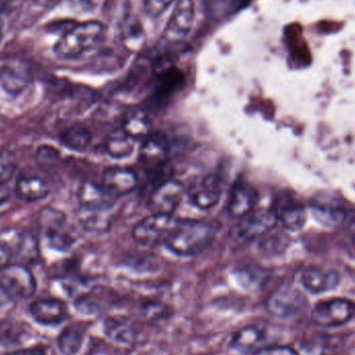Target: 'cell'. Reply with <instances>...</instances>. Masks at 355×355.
I'll list each match as a JSON object with an SVG mask.
<instances>
[{
  "mask_svg": "<svg viewBox=\"0 0 355 355\" xmlns=\"http://www.w3.org/2000/svg\"><path fill=\"white\" fill-rule=\"evenodd\" d=\"M186 193L194 207L200 210H210L220 200L223 194L220 179L213 174L198 178L192 182Z\"/></svg>",
  "mask_w": 355,
  "mask_h": 355,
  "instance_id": "obj_10",
  "label": "cell"
},
{
  "mask_svg": "<svg viewBox=\"0 0 355 355\" xmlns=\"http://www.w3.org/2000/svg\"><path fill=\"white\" fill-rule=\"evenodd\" d=\"M135 141L123 132L122 135H114L108 139L105 144V150L112 158H121L130 156L135 151Z\"/></svg>",
  "mask_w": 355,
  "mask_h": 355,
  "instance_id": "obj_28",
  "label": "cell"
},
{
  "mask_svg": "<svg viewBox=\"0 0 355 355\" xmlns=\"http://www.w3.org/2000/svg\"><path fill=\"white\" fill-rule=\"evenodd\" d=\"M0 290L8 298L29 300L37 291V281L25 265L10 263L0 271Z\"/></svg>",
  "mask_w": 355,
  "mask_h": 355,
  "instance_id": "obj_4",
  "label": "cell"
},
{
  "mask_svg": "<svg viewBox=\"0 0 355 355\" xmlns=\"http://www.w3.org/2000/svg\"><path fill=\"white\" fill-rule=\"evenodd\" d=\"M196 19L192 0H176L172 15L164 28V37L171 43H178L188 37Z\"/></svg>",
  "mask_w": 355,
  "mask_h": 355,
  "instance_id": "obj_8",
  "label": "cell"
},
{
  "mask_svg": "<svg viewBox=\"0 0 355 355\" xmlns=\"http://www.w3.org/2000/svg\"><path fill=\"white\" fill-rule=\"evenodd\" d=\"M83 344V335L74 327H66L58 338V347L62 355H77Z\"/></svg>",
  "mask_w": 355,
  "mask_h": 355,
  "instance_id": "obj_27",
  "label": "cell"
},
{
  "mask_svg": "<svg viewBox=\"0 0 355 355\" xmlns=\"http://www.w3.org/2000/svg\"><path fill=\"white\" fill-rule=\"evenodd\" d=\"M263 333L256 327H246L238 331L232 338L231 347L242 354H256L262 343Z\"/></svg>",
  "mask_w": 355,
  "mask_h": 355,
  "instance_id": "obj_22",
  "label": "cell"
},
{
  "mask_svg": "<svg viewBox=\"0 0 355 355\" xmlns=\"http://www.w3.org/2000/svg\"><path fill=\"white\" fill-rule=\"evenodd\" d=\"M16 158L10 150L0 148V188L8 187L16 175Z\"/></svg>",
  "mask_w": 355,
  "mask_h": 355,
  "instance_id": "obj_29",
  "label": "cell"
},
{
  "mask_svg": "<svg viewBox=\"0 0 355 355\" xmlns=\"http://www.w3.org/2000/svg\"><path fill=\"white\" fill-rule=\"evenodd\" d=\"M166 315H168V308L162 304L151 302L141 308V317L145 320L151 321V322L160 320Z\"/></svg>",
  "mask_w": 355,
  "mask_h": 355,
  "instance_id": "obj_32",
  "label": "cell"
},
{
  "mask_svg": "<svg viewBox=\"0 0 355 355\" xmlns=\"http://www.w3.org/2000/svg\"><path fill=\"white\" fill-rule=\"evenodd\" d=\"M60 141L72 151H85L92 141V135L83 126H71L60 135Z\"/></svg>",
  "mask_w": 355,
  "mask_h": 355,
  "instance_id": "obj_25",
  "label": "cell"
},
{
  "mask_svg": "<svg viewBox=\"0 0 355 355\" xmlns=\"http://www.w3.org/2000/svg\"><path fill=\"white\" fill-rule=\"evenodd\" d=\"M44 235L52 248L66 252L74 244L73 234L67 229L64 215L58 210H47L43 215Z\"/></svg>",
  "mask_w": 355,
  "mask_h": 355,
  "instance_id": "obj_11",
  "label": "cell"
},
{
  "mask_svg": "<svg viewBox=\"0 0 355 355\" xmlns=\"http://www.w3.org/2000/svg\"><path fill=\"white\" fill-rule=\"evenodd\" d=\"M0 31H1V24H0Z\"/></svg>",
  "mask_w": 355,
  "mask_h": 355,
  "instance_id": "obj_42",
  "label": "cell"
},
{
  "mask_svg": "<svg viewBox=\"0 0 355 355\" xmlns=\"http://www.w3.org/2000/svg\"><path fill=\"white\" fill-rule=\"evenodd\" d=\"M33 81L31 67L24 60H6L0 66V87L6 95L17 97L21 95Z\"/></svg>",
  "mask_w": 355,
  "mask_h": 355,
  "instance_id": "obj_6",
  "label": "cell"
},
{
  "mask_svg": "<svg viewBox=\"0 0 355 355\" xmlns=\"http://www.w3.org/2000/svg\"><path fill=\"white\" fill-rule=\"evenodd\" d=\"M354 317L355 304L345 298H333L318 302L311 314L314 324L327 329L345 325Z\"/></svg>",
  "mask_w": 355,
  "mask_h": 355,
  "instance_id": "obj_5",
  "label": "cell"
},
{
  "mask_svg": "<svg viewBox=\"0 0 355 355\" xmlns=\"http://www.w3.org/2000/svg\"><path fill=\"white\" fill-rule=\"evenodd\" d=\"M306 306L304 294L293 286H282L267 300V310L277 318L286 319L297 315Z\"/></svg>",
  "mask_w": 355,
  "mask_h": 355,
  "instance_id": "obj_7",
  "label": "cell"
},
{
  "mask_svg": "<svg viewBox=\"0 0 355 355\" xmlns=\"http://www.w3.org/2000/svg\"><path fill=\"white\" fill-rule=\"evenodd\" d=\"M77 218L79 225L85 232L95 235L107 233L112 227L110 210L80 207L77 212Z\"/></svg>",
  "mask_w": 355,
  "mask_h": 355,
  "instance_id": "obj_21",
  "label": "cell"
},
{
  "mask_svg": "<svg viewBox=\"0 0 355 355\" xmlns=\"http://www.w3.org/2000/svg\"><path fill=\"white\" fill-rule=\"evenodd\" d=\"M139 184L137 174L130 168L114 166L107 168L103 174V186L114 196L130 193Z\"/></svg>",
  "mask_w": 355,
  "mask_h": 355,
  "instance_id": "obj_20",
  "label": "cell"
},
{
  "mask_svg": "<svg viewBox=\"0 0 355 355\" xmlns=\"http://www.w3.org/2000/svg\"><path fill=\"white\" fill-rule=\"evenodd\" d=\"M277 223L279 219L273 208H256L242 218L238 227V232L243 239H258L270 233Z\"/></svg>",
  "mask_w": 355,
  "mask_h": 355,
  "instance_id": "obj_12",
  "label": "cell"
},
{
  "mask_svg": "<svg viewBox=\"0 0 355 355\" xmlns=\"http://www.w3.org/2000/svg\"><path fill=\"white\" fill-rule=\"evenodd\" d=\"M77 196H78L80 207H85V208L110 211L116 202V196L112 193L107 188L92 182H85L81 184Z\"/></svg>",
  "mask_w": 355,
  "mask_h": 355,
  "instance_id": "obj_16",
  "label": "cell"
},
{
  "mask_svg": "<svg viewBox=\"0 0 355 355\" xmlns=\"http://www.w3.org/2000/svg\"><path fill=\"white\" fill-rule=\"evenodd\" d=\"M248 0H223L225 6H227L229 10H236L237 8H242V6H245L246 2Z\"/></svg>",
  "mask_w": 355,
  "mask_h": 355,
  "instance_id": "obj_37",
  "label": "cell"
},
{
  "mask_svg": "<svg viewBox=\"0 0 355 355\" xmlns=\"http://www.w3.org/2000/svg\"><path fill=\"white\" fill-rule=\"evenodd\" d=\"M40 6L44 8H53L56 4L60 3L62 0H35Z\"/></svg>",
  "mask_w": 355,
  "mask_h": 355,
  "instance_id": "obj_39",
  "label": "cell"
},
{
  "mask_svg": "<svg viewBox=\"0 0 355 355\" xmlns=\"http://www.w3.org/2000/svg\"><path fill=\"white\" fill-rule=\"evenodd\" d=\"M14 191L17 198L23 202H40L49 196V181L37 173H23L17 178Z\"/></svg>",
  "mask_w": 355,
  "mask_h": 355,
  "instance_id": "obj_13",
  "label": "cell"
},
{
  "mask_svg": "<svg viewBox=\"0 0 355 355\" xmlns=\"http://www.w3.org/2000/svg\"><path fill=\"white\" fill-rule=\"evenodd\" d=\"M6 355H47L43 348H26V349L16 350V352H10Z\"/></svg>",
  "mask_w": 355,
  "mask_h": 355,
  "instance_id": "obj_36",
  "label": "cell"
},
{
  "mask_svg": "<svg viewBox=\"0 0 355 355\" xmlns=\"http://www.w3.org/2000/svg\"><path fill=\"white\" fill-rule=\"evenodd\" d=\"M185 193V187L181 182L168 180L156 186L148 200V208L156 214L173 215Z\"/></svg>",
  "mask_w": 355,
  "mask_h": 355,
  "instance_id": "obj_9",
  "label": "cell"
},
{
  "mask_svg": "<svg viewBox=\"0 0 355 355\" xmlns=\"http://www.w3.org/2000/svg\"><path fill=\"white\" fill-rule=\"evenodd\" d=\"M300 283L310 293L322 294L336 289L339 286L340 277L335 270L308 268L300 275Z\"/></svg>",
  "mask_w": 355,
  "mask_h": 355,
  "instance_id": "obj_17",
  "label": "cell"
},
{
  "mask_svg": "<svg viewBox=\"0 0 355 355\" xmlns=\"http://www.w3.org/2000/svg\"><path fill=\"white\" fill-rule=\"evenodd\" d=\"M312 212L317 220L327 227H336L343 223L346 217L345 211L336 205L317 202L313 205Z\"/></svg>",
  "mask_w": 355,
  "mask_h": 355,
  "instance_id": "obj_26",
  "label": "cell"
},
{
  "mask_svg": "<svg viewBox=\"0 0 355 355\" xmlns=\"http://www.w3.org/2000/svg\"><path fill=\"white\" fill-rule=\"evenodd\" d=\"M35 160L40 168L43 171H49V168L56 166L60 160V153L53 147L42 146L35 153Z\"/></svg>",
  "mask_w": 355,
  "mask_h": 355,
  "instance_id": "obj_31",
  "label": "cell"
},
{
  "mask_svg": "<svg viewBox=\"0 0 355 355\" xmlns=\"http://www.w3.org/2000/svg\"><path fill=\"white\" fill-rule=\"evenodd\" d=\"M76 2L83 8H89L95 4V0H76Z\"/></svg>",
  "mask_w": 355,
  "mask_h": 355,
  "instance_id": "obj_41",
  "label": "cell"
},
{
  "mask_svg": "<svg viewBox=\"0 0 355 355\" xmlns=\"http://www.w3.org/2000/svg\"><path fill=\"white\" fill-rule=\"evenodd\" d=\"M254 355H300L295 350L286 346L260 348Z\"/></svg>",
  "mask_w": 355,
  "mask_h": 355,
  "instance_id": "obj_34",
  "label": "cell"
},
{
  "mask_svg": "<svg viewBox=\"0 0 355 355\" xmlns=\"http://www.w3.org/2000/svg\"><path fill=\"white\" fill-rule=\"evenodd\" d=\"M176 0H144V8L151 17H158L164 14L168 6Z\"/></svg>",
  "mask_w": 355,
  "mask_h": 355,
  "instance_id": "obj_33",
  "label": "cell"
},
{
  "mask_svg": "<svg viewBox=\"0 0 355 355\" xmlns=\"http://www.w3.org/2000/svg\"><path fill=\"white\" fill-rule=\"evenodd\" d=\"M10 196V188L1 187L0 188V206L6 204L8 202V198Z\"/></svg>",
  "mask_w": 355,
  "mask_h": 355,
  "instance_id": "obj_38",
  "label": "cell"
},
{
  "mask_svg": "<svg viewBox=\"0 0 355 355\" xmlns=\"http://www.w3.org/2000/svg\"><path fill=\"white\" fill-rule=\"evenodd\" d=\"M12 250L8 248L6 244L0 243V271L10 264V259H12Z\"/></svg>",
  "mask_w": 355,
  "mask_h": 355,
  "instance_id": "obj_35",
  "label": "cell"
},
{
  "mask_svg": "<svg viewBox=\"0 0 355 355\" xmlns=\"http://www.w3.org/2000/svg\"><path fill=\"white\" fill-rule=\"evenodd\" d=\"M104 333L110 341L119 345H131L135 340L132 325L122 318H108L104 323Z\"/></svg>",
  "mask_w": 355,
  "mask_h": 355,
  "instance_id": "obj_23",
  "label": "cell"
},
{
  "mask_svg": "<svg viewBox=\"0 0 355 355\" xmlns=\"http://www.w3.org/2000/svg\"><path fill=\"white\" fill-rule=\"evenodd\" d=\"M170 153V141L160 132H151L143 139L141 146V158L150 166L166 164Z\"/></svg>",
  "mask_w": 355,
  "mask_h": 355,
  "instance_id": "obj_19",
  "label": "cell"
},
{
  "mask_svg": "<svg viewBox=\"0 0 355 355\" xmlns=\"http://www.w3.org/2000/svg\"><path fill=\"white\" fill-rule=\"evenodd\" d=\"M123 132L131 139H144L150 135V121L147 114L141 110L128 112L123 119Z\"/></svg>",
  "mask_w": 355,
  "mask_h": 355,
  "instance_id": "obj_24",
  "label": "cell"
},
{
  "mask_svg": "<svg viewBox=\"0 0 355 355\" xmlns=\"http://www.w3.org/2000/svg\"><path fill=\"white\" fill-rule=\"evenodd\" d=\"M29 312L35 322L44 327H55L67 318L66 304L56 298H40L29 306Z\"/></svg>",
  "mask_w": 355,
  "mask_h": 355,
  "instance_id": "obj_14",
  "label": "cell"
},
{
  "mask_svg": "<svg viewBox=\"0 0 355 355\" xmlns=\"http://www.w3.org/2000/svg\"><path fill=\"white\" fill-rule=\"evenodd\" d=\"M273 210L277 213V219L285 229L298 231L304 227L306 221V209L289 196H283L275 202Z\"/></svg>",
  "mask_w": 355,
  "mask_h": 355,
  "instance_id": "obj_18",
  "label": "cell"
},
{
  "mask_svg": "<svg viewBox=\"0 0 355 355\" xmlns=\"http://www.w3.org/2000/svg\"><path fill=\"white\" fill-rule=\"evenodd\" d=\"M348 231H349L350 235L355 240V213L352 215L349 221H348Z\"/></svg>",
  "mask_w": 355,
  "mask_h": 355,
  "instance_id": "obj_40",
  "label": "cell"
},
{
  "mask_svg": "<svg viewBox=\"0 0 355 355\" xmlns=\"http://www.w3.org/2000/svg\"><path fill=\"white\" fill-rule=\"evenodd\" d=\"M105 35L104 25L99 21H85L71 25L60 37L54 52L64 60L79 58L99 45Z\"/></svg>",
  "mask_w": 355,
  "mask_h": 355,
  "instance_id": "obj_2",
  "label": "cell"
},
{
  "mask_svg": "<svg viewBox=\"0 0 355 355\" xmlns=\"http://www.w3.org/2000/svg\"><path fill=\"white\" fill-rule=\"evenodd\" d=\"M258 192L245 182L236 184L230 193L227 211L234 218L242 219L257 208Z\"/></svg>",
  "mask_w": 355,
  "mask_h": 355,
  "instance_id": "obj_15",
  "label": "cell"
},
{
  "mask_svg": "<svg viewBox=\"0 0 355 355\" xmlns=\"http://www.w3.org/2000/svg\"><path fill=\"white\" fill-rule=\"evenodd\" d=\"M180 221L181 219L177 218L174 215L151 213L133 227V239L139 245L146 248H155L162 244L166 245Z\"/></svg>",
  "mask_w": 355,
  "mask_h": 355,
  "instance_id": "obj_3",
  "label": "cell"
},
{
  "mask_svg": "<svg viewBox=\"0 0 355 355\" xmlns=\"http://www.w3.org/2000/svg\"><path fill=\"white\" fill-rule=\"evenodd\" d=\"M216 237V227L207 220H181L166 246L180 257H192L206 250Z\"/></svg>",
  "mask_w": 355,
  "mask_h": 355,
  "instance_id": "obj_1",
  "label": "cell"
},
{
  "mask_svg": "<svg viewBox=\"0 0 355 355\" xmlns=\"http://www.w3.org/2000/svg\"><path fill=\"white\" fill-rule=\"evenodd\" d=\"M182 81V76L175 69H168L160 73L158 77L157 89L156 93L159 96H166L178 89L180 83Z\"/></svg>",
  "mask_w": 355,
  "mask_h": 355,
  "instance_id": "obj_30",
  "label": "cell"
}]
</instances>
